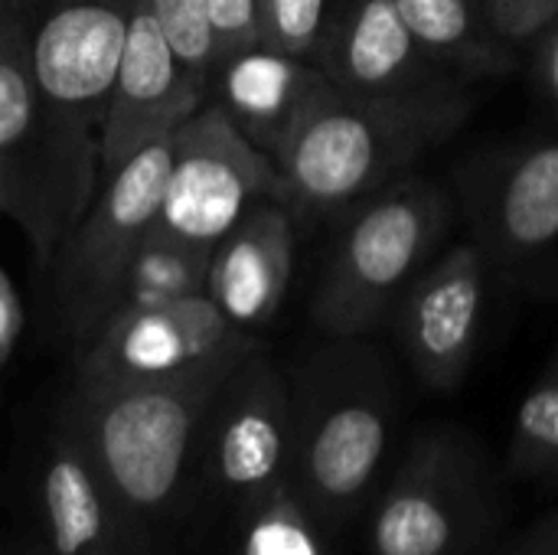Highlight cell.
Returning <instances> with one entry per match:
<instances>
[{
  "label": "cell",
  "instance_id": "cell-1",
  "mask_svg": "<svg viewBox=\"0 0 558 555\" xmlns=\"http://www.w3.org/2000/svg\"><path fill=\"white\" fill-rule=\"evenodd\" d=\"M239 360L170 379L75 383L62 415L144 555L160 553L163 536L193 510L199 432Z\"/></svg>",
  "mask_w": 558,
  "mask_h": 555
},
{
  "label": "cell",
  "instance_id": "cell-2",
  "mask_svg": "<svg viewBox=\"0 0 558 555\" xmlns=\"http://www.w3.org/2000/svg\"><path fill=\"white\" fill-rule=\"evenodd\" d=\"M471 88L353 95L327 79L275 154L281 203L298 216H347L471 118Z\"/></svg>",
  "mask_w": 558,
  "mask_h": 555
},
{
  "label": "cell",
  "instance_id": "cell-3",
  "mask_svg": "<svg viewBox=\"0 0 558 555\" xmlns=\"http://www.w3.org/2000/svg\"><path fill=\"white\" fill-rule=\"evenodd\" d=\"M399 412V379L363 337L333 340L291 379L288 481L337 540L366 517L392 468Z\"/></svg>",
  "mask_w": 558,
  "mask_h": 555
},
{
  "label": "cell",
  "instance_id": "cell-4",
  "mask_svg": "<svg viewBox=\"0 0 558 555\" xmlns=\"http://www.w3.org/2000/svg\"><path fill=\"white\" fill-rule=\"evenodd\" d=\"M131 13L134 0H56L29 26L43 147L72 229L95 193L98 134Z\"/></svg>",
  "mask_w": 558,
  "mask_h": 555
},
{
  "label": "cell",
  "instance_id": "cell-5",
  "mask_svg": "<svg viewBox=\"0 0 558 555\" xmlns=\"http://www.w3.org/2000/svg\"><path fill=\"white\" fill-rule=\"evenodd\" d=\"M504 520L500 471L464 425L415 432L366 510V555H484Z\"/></svg>",
  "mask_w": 558,
  "mask_h": 555
},
{
  "label": "cell",
  "instance_id": "cell-6",
  "mask_svg": "<svg viewBox=\"0 0 558 555\" xmlns=\"http://www.w3.org/2000/svg\"><path fill=\"white\" fill-rule=\"evenodd\" d=\"M454 216V193L425 177H402L350 209L311 307L314 324L330 340H356L389 324Z\"/></svg>",
  "mask_w": 558,
  "mask_h": 555
},
{
  "label": "cell",
  "instance_id": "cell-7",
  "mask_svg": "<svg viewBox=\"0 0 558 555\" xmlns=\"http://www.w3.org/2000/svg\"><path fill=\"white\" fill-rule=\"evenodd\" d=\"M454 206L497 281L558 298V137L468 157L454 170Z\"/></svg>",
  "mask_w": 558,
  "mask_h": 555
},
{
  "label": "cell",
  "instance_id": "cell-8",
  "mask_svg": "<svg viewBox=\"0 0 558 555\" xmlns=\"http://www.w3.org/2000/svg\"><path fill=\"white\" fill-rule=\"evenodd\" d=\"M291 379L255 347L222 379L196 451L193 507L239 514L288 478Z\"/></svg>",
  "mask_w": 558,
  "mask_h": 555
},
{
  "label": "cell",
  "instance_id": "cell-9",
  "mask_svg": "<svg viewBox=\"0 0 558 555\" xmlns=\"http://www.w3.org/2000/svg\"><path fill=\"white\" fill-rule=\"evenodd\" d=\"M258 200H281L275 160L206 98L170 134V170L157 229L180 242L216 249Z\"/></svg>",
  "mask_w": 558,
  "mask_h": 555
},
{
  "label": "cell",
  "instance_id": "cell-10",
  "mask_svg": "<svg viewBox=\"0 0 558 555\" xmlns=\"http://www.w3.org/2000/svg\"><path fill=\"white\" fill-rule=\"evenodd\" d=\"M167 170L170 137L144 147L114 177L98 183L85 216L65 236L59 291L69 330L78 343L101 327L121 275L157 226Z\"/></svg>",
  "mask_w": 558,
  "mask_h": 555
},
{
  "label": "cell",
  "instance_id": "cell-11",
  "mask_svg": "<svg viewBox=\"0 0 558 555\" xmlns=\"http://www.w3.org/2000/svg\"><path fill=\"white\" fill-rule=\"evenodd\" d=\"M255 347L258 340L229 324L216 301L199 291L170 304L108 317L82 343L75 383L170 379L239 360Z\"/></svg>",
  "mask_w": 558,
  "mask_h": 555
},
{
  "label": "cell",
  "instance_id": "cell-12",
  "mask_svg": "<svg viewBox=\"0 0 558 555\" xmlns=\"http://www.w3.org/2000/svg\"><path fill=\"white\" fill-rule=\"evenodd\" d=\"M490 268L468 239L435 255L396 304L389 327L425 393L451 396L464 386L484 343Z\"/></svg>",
  "mask_w": 558,
  "mask_h": 555
},
{
  "label": "cell",
  "instance_id": "cell-13",
  "mask_svg": "<svg viewBox=\"0 0 558 555\" xmlns=\"http://www.w3.org/2000/svg\"><path fill=\"white\" fill-rule=\"evenodd\" d=\"M206 82L177 62L144 0H134L121 65L98 134L95 186L114 177L144 147L167 141L206 101Z\"/></svg>",
  "mask_w": 558,
  "mask_h": 555
},
{
  "label": "cell",
  "instance_id": "cell-14",
  "mask_svg": "<svg viewBox=\"0 0 558 555\" xmlns=\"http://www.w3.org/2000/svg\"><path fill=\"white\" fill-rule=\"evenodd\" d=\"M29 26L33 20L20 16L0 20V203L46 255L72 232V219L43 147Z\"/></svg>",
  "mask_w": 558,
  "mask_h": 555
},
{
  "label": "cell",
  "instance_id": "cell-15",
  "mask_svg": "<svg viewBox=\"0 0 558 555\" xmlns=\"http://www.w3.org/2000/svg\"><path fill=\"white\" fill-rule=\"evenodd\" d=\"M314 65L353 95H415L468 85L418 46L396 0H333Z\"/></svg>",
  "mask_w": 558,
  "mask_h": 555
},
{
  "label": "cell",
  "instance_id": "cell-16",
  "mask_svg": "<svg viewBox=\"0 0 558 555\" xmlns=\"http://www.w3.org/2000/svg\"><path fill=\"white\" fill-rule=\"evenodd\" d=\"M33 507L43 555H144L65 415L46 442Z\"/></svg>",
  "mask_w": 558,
  "mask_h": 555
},
{
  "label": "cell",
  "instance_id": "cell-17",
  "mask_svg": "<svg viewBox=\"0 0 558 555\" xmlns=\"http://www.w3.org/2000/svg\"><path fill=\"white\" fill-rule=\"evenodd\" d=\"M294 272V213L258 200L213 249L206 294L245 334L271 324Z\"/></svg>",
  "mask_w": 558,
  "mask_h": 555
},
{
  "label": "cell",
  "instance_id": "cell-18",
  "mask_svg": "<svg viewBox=\"0 0 558 555\" xmlns=\"http://www.w3.org/2000/svg\"><path fill=\"white\" fill-rule=\"evenodd\" d=\"M324 82L327 75L314 62L255 43L216 62L206 98L216 101L232 124L275 160Z\"/></svg>",
  "mask_w": 558,
  "mask_h": 555
},
{
  "label": "cell",
  "instance_id": "cell-19",
  "mask_svg": "<svg viewBox=\"0 0 558 555\" xmlns=\"http://www.w3.org/2000/svg\"><path fill=\"white\" fill-rule=\"evenodd\" d=\"M418 46L454 79L477 85L513 69V46L490 23L487 0H396Z\"/></svg>",
  "mask_w": 558,
  "mask_h": 555
},
{
  "label": "cell",
  "instance_id": "cell-20",
  "mask_svg": "<svg viewBox=\"0 0 558 555\" xmlns=\"http://www.w3.org/2000/svg\"><path fill=\"white\" fill-rule=\"evenodd\" d=\"M209 262H213V249L180 242L154 226L141 242V249L134 252L128 272L121 275L105 321L114 314L144 311L206 291Z\"/></svg>",
  "mask_w": 558,
  "mask_h": 555
},
{
  "label": "cell",
  "instance_id": "cell-21",
  "mask_svg": "<svg viewBox=\"0 0 558 555\" xmlns=\"http://www.w3.org/2000/svg\"><path fill=\"white\" fill-rule=\"evenodd\" d=\"M232 555H337V536L301 500L288 478L232 514Z\"/></svg>",
  "mask_w": 558,
  "mask_h": 555
},
{
  "label": "cell",
  "instance_id": "cell-22",
  "mask_svg": "<svg viewBox=\"0 0 558 555\" xmlns=\"http://www.w3.org/2000/svg\"><path fill=\"white\" fill-rule=\"evenodd\" d=\"M504 478L558 494V347L517 409Z\"/></svg>",
  "mask_w": 558,
  "mask_h": 555
},
{
  "label": "cell",
  "instance_id": "cell-23",
  "mask_svg": "<svg viewBox=\"0 0 558 555\" xmlns=\"http://www.w3.org/2000/svg\"><path fill=\"white\" fill-rule=\"evenodd\" d=\"M144 7L157 20L177 62L209 88V72L216 65V33L206 0H144Z\"/></svg>",
  "mask_w": 558,
  "mask_h": 555
},
{
  "label": "cell",
  "instance_id": "cell-24",
  "mask_svg": "<svg viewBox=\"0 0 558 555\" xmlns=\"http://www.w3.org/2000/svg\"><path fill=\"white\" fill-rule=\"evenodd\" d=\"M333 0H262L258 43L314 62Z\"/></svg>",
  "mask_w": 558,
  "mask_h": 555
},
{
  "label": "cell",
  "instance_id": "cell-25",
  "mask_svg": "<svg viewBox=\"0 0 558 555\" xmlns=\"http://www.w3.org/2000/svg\"><path fill=\"white\" fill-rule=\"evenodd\" d=\"M206 7H209V23L216 33V62L222 56H232L258 43L262 0H206Z\"/></svg>",
  "mask_w": 558,
  "mask_h": 555
},
{
  "label": "cell",
  "instance_id": "cell-26",
  "mask_svg": "<svg viewBox=\"0 0 558 555\" xmlns=\"http://www.w3.org/2000/svg\"><path fill=\"white\" fill-rule=\"evenodd\" d=\"M497 36L510 46L536 39L558 20V0H487Z\"/></svg>",
  "mask_w": 558,
  "mask_h": 555
},
{
  "label": "cell",
  "instance_id": "cell-27",
  "mask_svg": "<svg viewBox=\"0 0 558 555\" xmlns=\"http://www.w3.org/2000/svg\"><path fill=\"white\" fill-rule=\"evenodd\" d=\"M533 85L549 114L558 118V20L536 36L533 52Z\"/></svg>",
  "mask_w": 558,
  "mask_h": 555
},
{
  "label": "cell",
  "instance_id": "cell-28",
  "mask_svg": "<svg viewBox=\"0 0 558 555\" xmlns=\"http://www.w3.org/2000/svg\"><path fill=\"white\" fill-rule=\"evenodd\" d=\"M500 555H558V510L526 527Z\"/></svg>",
  "mask_w": 558,
  "mask_h": 555
},
{
  "label": "cell",
  "instance_id": "cell-29",
  "mask_svg": "<svg viewBox=\"0 0 558 555\" xmlns=\"http://www.w3.org/2000/svg\"><path fill=\"white\" fill-rule=\"evenodd\" d=\"M20 330H23V307H20V298L13 291L10 278L0 268V370L7 366V360L16 347Z\"/></svg>",
  "mask_w": 558,
  "mask_h": 555
},
{
  "label": "cell",
  "instance_id": "cell-30",
  "mask_svg": "<svg viewBox=\"0 0 558 555\" xmlns=\"http://www.w3.org/2000/svg\"><path fill=\"white\" fill-rule=\"evenodd\" d=\"M36 0H0V13L3 16H20V20H33Z\"/></svg>",
  "mask_w": 558,
  "mask_h": 555
},
{
  "label": "cell",
  "instance_id": "cell-31",
  "mask_svg": "<svg viewBox=\"0 0 558 555\" xmlns=\"http://www.w3.org/2000/svg\"><path fill=\"white\" fill-rule=\"evenodd\" d=\"M16 555H43V553H39L36 546H26V550H20V553H16Z\"/></svg>",
  "mask_w": 558,
  "mask_h": 555
},
{
  "label": "cell",
  "instance_id": "cell-32",
  "mask_svg": "<svg viewBox=\"0 0 558 555\" xmlns=\"http://www.w3.org/2000/svg\"><path fill=\"white\" fill-rule=\"evenodd\" d=\"M0 213H3V203H0Z\"/></svg>",
  "mask_w": 558,
  "mask_h": 555
},
{
  "label": "cell",
  "instance_id": "cell-33",
  "mask_svg": "<svg viewBox=\"0 0 558 555\" xmlns=\"http://www.w3.org/2000/svg\"><path fill=\"white\" fill-rule=\"evenodd\" d=\"M0 20H3V13H0Z\"/></svg>",
  "mask_w": 558,
  "mask_h": 555
}]
</instances>
